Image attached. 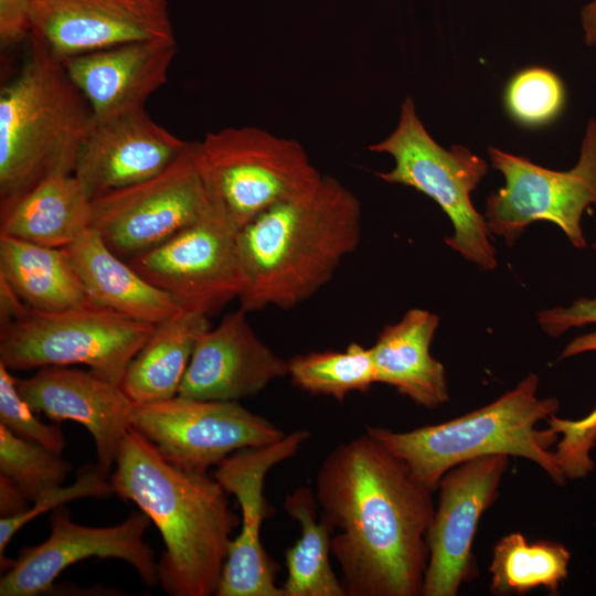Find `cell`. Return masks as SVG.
I'll use <instances>...</instances> for the list:
<instances>
[{
    "label": "cell",
    "mask_w": 596,
    "mask_h": 596,
    "mask_svg": "<svg viewBox=\"0 0 596 596\" xmlns=\"http://www.w3.org/2000/svg\"><path fill=\"white\" fill-rule=\"evenodd\" d=\"M433 490L366 432L323 459L315 494L348 596L422 595Z\"/></svg>",
    "instance_id": "1"
},
{
    "label": "cell",
    "mask_w": 596,
    "mask_h": 596,
    "mask_svg": "<svg viewBox=\"0 0 596 596\" xmlns=\"http://www.w3.org/2000/svg\"><path fill=\"white\" fill-rule=\"evenodd\" d=\"M109 479L114 493L135 502L158 528L164 551L159 584L172 596L215 595L234 529L241 523L227 492L207 472L168 462L130 427Z\"/></svg>",
    "instance_id": "2"
},
{
    "label": "cell",
    "mask_w": 596,
    "mask_h": 596,
    "mask_svg": "<svg viewBox=\"0 0 596 596\" xmlns=\"http://www.w3.org/2000/svg\"><path fill=\"white\" fill-rule=\"evenodd\" d=\"M361 203L323 175L310 193L278 203L237 230L247 283L243 311L291 309L316 295L361 241Z\"/></svg>",
    "instance_id": "3"
},
{
    "label": "cell",
    "mask_w": 596,
    "mask_h": 596,
    "mask_svg": "<svg viewBox=\"0 0 596 596\" xmlns=\"http://www.w3.org/2000/svg\"><path fill=\"white\" fill-rule=\"evenodd\" d=\"M29 36L21 71L0 91V212L42 180L74 173L95 124L62 60Z\"/></svg>",
    "instance_id": "4"
},
{
    "label": "cell",
    "mask_w": 596,
    "mask_h": 596,
    "mask_svg": "<svg viewBox=\"0 0 596 596\" xmlns=\"http://www.w3.org/2000/svg\"><path fill=\"white\" fill-rule=\"evenodd\" d=\"M538 387L539 376L531 373L492 403L450 421L408 432L376 426H366L365 432L433 491L455 466L489 455L531 460L555 485L563 486L566 478L550 450L560 436L550 428H535L540 421L557 413L560 403L555 397L539 398Z\"/></svg>",
    "instance_id": "5"
},
{
    "label": "cell",
    "mask_w": 596,
    "mask_h": 596,
    "mask_svg": "<svg viewBox=\"0 0 596 596\" xmlns=\"http://www.w3.org/2000/svg\"><path fill=\"white\" fill-rule=\"evenodd\" d=\"M155 326L92 302L56 312L25 305L1 321L0 363L10 371L84 364L120 385Z\"/></svg>",
    "instance_id": "6"
},
{
    "label": "cell",
    "mask_w": 596,
    "mask_h": 596,
    "mask_svg": "<svg viewBox=\"0 0 596 596\" xmlns=\"http://www.w3.org/2000/svg\"><path fill=\"white\" fill-rule=\"evenodd\" d=\"M368 149L394 159L393 169L377 173L379 178L424 193L447 214L455 231L453 236L445 238L449 247L483 270L496 268L492 234L470 199V193L488 171L480 157L460 145L449 150L439 146L418 118L409 96L402 104L394 131Z\"/></svg>",
    "instance_id": "7"
},
{
    "label": "cell",
    "mask_w": 596,
    "mask_h": 596,
    "mask_svg": "<svg viewBox=\"0 0 596 596\" xmlns=\"http://www.w3.org/2000/svg\"><path fill=\"white\" fill-rule=\"evenodd\" d=\"M198 143L215 199L236 230L278 203L310 193L323 178L300 142L262 128L227 127Z\"/></svg>",
    "instance_id": "8"
},
{
    "label": "cell",
    "mask_w": 596,
    "mask_h": 596,
    "mask_svg": "<svg viewBox=\"0 0 596 596\" xmlns=\"http://www.w3.org/2000/svg\"><path fill=\"white\" fill-rule=\"evenodd\" d=\"M219 212L199 143L189 142L160 173L93 199L91 227L127 262Z\"/></svg>",
    "instance_id": "9"
},
{
    "label": "cell",
    "mask_w": 596,
    "mask_h": 596,
    "mask_svg": "<svg viewBox=\"0 0 596 596\" xmlns=\"http://www.w3.org/2000/svg\"><path fill=\"white\" fill-rule=\"evenodd\" d=\"M491 164L505 185L486 201L485 219L491 234L513 246L525 227L536 221L557 225L570 242L584 248L581 227L584 211L596 204V121L589 119L579 159L568 171H553L493 147L488 148Z\"/></svg>",
    "instance_id": "10"
},
{
    "label": "cell",
    "mask_w": 596,
    "mask_h": 596,
    "mask_svg": "<svg viewBox=\"0 0 596 596\" xmlns=\"http://www.w3.org/2000/svg\"><path fill=\"white\" fill-rule=\"evenodd\" d=\"M131 427L171 465L207 472L233 453L260 447L286 434L237 401H202L174 396L136 404Z\"/></svg>",
    "instance_id": "11"
},
{
    "label": "cell",
    "mask_w": 596,
    "mask_h": 596,
    "mask_svg": "<svg viewBox=\"0 0 596 596\" xmlns=\"http://www.w3.org/2000/svg\"><path fill=\"white\" fill-rule=\"evenodd\" d=\"M127 262L148 281L170 294L183 310L209 318L238 299L247 283L237 230L223 212L189 225Z\"/></svg>",
    "instance_id": "12"
},
{
    "label": "cell",
    "mask_w": 596,
    "mask_h": 596,
    "mask_svg": "<svg viewBox=\"0 0 596 596\" xmlns=\"http://www.w3.org/2000/svg\"><path fill=\"white\" fill-rule=\"evenodd\" d=\"M509 464L508 455H489L464 461L443 476L426 535L429 558L423 596H455L478 575L472 542Z\"/></svg>",
    "instance_id": "13"
},
{
    "label": "cell",
    "mask_w": 596,
    "mask_h": 596,
    "mask_svg": "<svg viewBox=\"0 0 596 596\" xmlns=\"http://www.w3.org/2000/svg\"><path fill=\"white\" fill-rule=\"evenodd\" d=\"M309 436L308 430H296L275 443L237 450L216 466L213 477L236 497L243 515L216 596H285L283 587L276 585L275 564L260 540L262 524L273 513L264 496V483L267 472L294 457Z\"/></svg>",
    "instance_id": "14"
},
{
    "label": "cell",
    "mask_w": 596,
    "mask_h": 596,
    "mask_svg": "<svg viewBox=\"0 0 596 596\" xmlns=\"http://www.w3.org/2000/svg\"><path fill=\"white\" fill-rule=\"evenodd\" d=\"M150 519L134 511L111 526L74 523L65 507L50 515L51 532L41 544L24 549L13 567L0 579L1 596H35L52 588L63 570L88 557L118 558L129 563L148 586L159 584L158 562L143 534Z\"/></svg>",
    "instance_id": "15"
},
{
    "label": "cell",
    "mask_w": 596,
    "mask_h": 596,
    "mask_svg": "<svg viewBox=\"0 0 596 596\" xmlns=\"http://www.w3.org/2000/svg\"><path fill=\"white\" fill-rule=\"evenodd\" d=\"M30 35L62 61L129 42L174 39L167 0H32Z\"/></svg>",
    "instance_id": "16"
},
{
    "label": "cell",
    "mask_w": 596,
    "mask_h": 596,
    "mask_svg": "<svg viewBox=\"0 0 596 596\" xmlns=\"http://www.w3.org/2000/svg\"><path fill=\"white\" fill-rule=\"evenodd\" d=\"M21 396L35 413L54 422L74 421L86 427L96 445L97 466L110 475L121 440L131 427L135 402L120 385L89 371L44 366L17 379Z\"/></svg>",
    "instance_id": "17"
},
{
    "label": "cell",
    "mask_w": 596,
    "mask_h": 596,
    "mask_svg": "<svg viewBox=\"0 0 596 596\" xmlns=\"http://www.w3.org/2000/svg\"><path fill=\"white\" fill-rule=\"evenodd\" d=\"M242 309L199 338L178 392L202 401H240L288 374L287 360L266 345Z\"/></svg>",
    "instance_id": "18"
},
{
    "label": "cell",
    "mask_w": 596,
    "mask_h": 596,
    "mask_svg": "<svg viewBox=\"0 0 596 596\" xmlns=\"http://www.w3.org/2000/svg\"><path fill=\"white\" fill-rule=\"evenodd\" d=\"M188 145L145 108L134 110L94 124L74 174L93 200L160 173Z\"/></svg>",
    "instance_id": "19"
},
{
    "label": "cell",
    "mask_w": 596,
    "mask_h": 596,
    "mask_svg": "<svg viewBox=\"0 0 596 596\" xmlns=\"http://www.w3.org/2000/svg\"><path fill=\"white\" fill-rule=\"evenodd\" d=\"M175 53V39L145 40L62 62L97 123L145 108L148 98L166 84Z\"/></svg>",
    "instance_id": "20"
},
{
    "label": "cell",
    "mask_w": 596,
    "mask_h": 596,
    "mask_svg": "<svg viewBox=\"0 0 596 596\" xmlns=\"http://www.w3.org/2000/svg\"><path fill=\"white\" fill-rule=\"evenodd\" d=\"M437 315L409 309L383 328L370 348L376 383L393 386L418 406L436 408L449 400L445 368L430 354Z\"/></svg>",
    "instance_id": "21"
},
{
    "label": "cell",
    "mask_w": 596,
    "mask_h": 596,
    "mask_svg": "<svg viewBox=\"0 0 596 596\" xmlns=\"http://www.w3.org/2000/svg\"><path fill=\"white\" fill-rule=\"evenodd\" d=\"M64 248L92 304L152 324L183 310L170 294L111 252L94 228Z\"/></svg>",
    "instance_id": "22"
},
{
    "label": "cell",
    "mask_w": 596,
    "mask_h": 596,
    "mask_svg": "<svg viewBox=\"0 0 596 596\" xmlns=\"http://www.w3.org/2000/svg\"><path fill=\"white\" fill-rule=\"evenodd\" d=\"M0 235L64 248L92 223V199L74 173L42 180L0 212Z\"/></svg>",
    "instance_id": "23"
},
{
    "label": "cell",
    "mask_w": 596,
    "mask_h": 596,
    "mask_svg": "<svg viewBox=\"0 0 596 596\" xmlns=\"http://www.w3.org/2000/svg\"><path fill=\"white\" fill-rule=\"evenodd\" d=\"M0 278L36 311L56 312L91 302L65 248L0 235Z\"/></svg>",
    "instance_id": "24"
},
{
    "label": "cell",
    "mask_w": 596,
    "mask_h": 596,
    "mask_svg": "<svg viewBox=\"0 0 596 596\" xmlns=\"http://www.w3.org/2000/svg\"><path fill=\"white\" fill-rule=\"evenodd\" d=\"M210 328L207 316L188 310L157 323L126 369L124 392L136 404L177 396L195 344Z\"/></svg>",
    "instance_id": "25"
},
{
    "label": "cell",
    "mask_w": 596,
    "mask_h": 596,
    "mask_svg": "<svg viewBox=\"0 0 596 596\" xmlns=\"http://www.w3.org/2000/svg\"><path fill=\"white\" fill-rule=\"evenodd\" d=\"M315 491L302 486L286 496L284 509L300 524V539L285 552V596H347L331 562L333 530L320 515Z\"/></svg>",
    "instance_id": "26"
},
{
    "label": "cell",
    "mask_w": 596,
    "mask_h": 596,
    "mask_svg": "<svg viewBox=\"0 0 596 596\" xmlns=\"http://www.w3.org/2000/svg\"><path fill=\"white\" fill-rule=\"evenodd\" d=\"M571 553L558 542L528 543L522 533L501 538L493 547L489 566L492 594H525L543 587L556 594L568 574Z\"/></svg>",
    "instance_id": "27"
},
{
    "label": "cell",
    "mask_w": 596,
    "mask_h": 596,
    "mask_svg": "<svg viewBox=\"0 0 596 596\" xmlns=\"http://www.w3.org/2000/svg\"><path fill=\"white\" fill-rule=\"evenodd\" d=\"M291 383L312 395L342 402L376 383L370 348L352 342L343 351H313L287 360Z\"/></svg>",
    "instance_id": "28"
},
{
    "label": "cell",
    "mask_w": 596,
    "mask_h": 596,
    "mask_svg": "<svg viewBox=\"0 0 596 596\" xmlns=\"http://www.w3.org/2000/svg\"><path fill=\"white\" fill-rule=\"evenodd\" d=\"M70 470L71 465L60 454L0 425V475L9 478L29 501L61 486Z\"/></svg>",
    "instance_id": "29"
},
{
    "label": "cell",
    "mask_w": 596,
    "mask_h": 596,
    "mask_svg": "<svg viewBox=\"0 0 596 596\" xmlns=\"http://www.w3.org/2000/svg\"><path fill=\"white\" fill-rule=\"evenodd\" d=\"M589 351H596V329L572 340L563 350L560 359ZM547 424L549 428L560 436L554 454L564 477L566 479L587 477L595 468L590 453L596 445V407L579 419H567L552 415L549 417Z\"/></svg>",
    "instance_id": "30"
},
{
    "label": "cell",
    "mask_w": 596,
    "mask_h": 596,
    "mask_svg": "<svg viewBox=\"0 0 596 596\" xmlns=\"http://www.w3.org/2000/svg\"><path fill=\"white\" fill-rule=\"evenodd\" d=\"M565 104V88L551 70L540 66L514 74L504 91V105L519 124L536 127L555 119Z\"/></svg>",
    "instance_id": "31"
},
{
    "label": "cell",
    "mask_w": 596,
    "mask_h": 596,
    "mask_svg": "<svg viewBox=\"0 0 596 596\" xmlns=\"http://www.w3.org/2000/svg\"><path fill=\"white\" fill-rule=\"evenodd\" d=\"M111 493L114 490L109 476L103 472L97 464L82 467L77 471L75 482L71 486H58L34 501L26 511L11 518L0 519V554L3 555L12 536L38 515L75 499L104 498Z\"/></svg>",
    "instance_id": "32"
},
{
    "label": "cell",
    "mask_w": 596,
    "mask_h": 596,
    "mask_svg": "<svg viewBox=\"0 0 596 596\" xmlns=\"http://www.w3.org/2000/svg\"><path fill=\"white\" fill-rule=\"evenodd\" d=\"M17 377L0 363V425L18 437L61 454L66 440L61 428L46 425L35 415L17 387Z\"/></svg>",
    "instance_id": "33"
},
{
    "label": "cell",
    "mask_w": 596,
    "mask_h": 596,
    "mask_svg": "<svg viewBox=\"0 0 596 596\" xmlns=\"http://www.w3.org/2000/svg\"><path fill=\"white\" fill-rule=\"evenodd\" d=\"M593 248L596 251V241ZM538 320L543 331L551 337H558L571 328L596 323V297H581L568 307L543 310Z\"/></svg>",
    "instance_id": "34"
},
{
    "label": "cell",
    "mask_w": 596,
    "mask_h": 596,
    "mask_svg": "<svg viewBox=\"0 0 596 596\" xmlns=\"http://www.w3.org/2000/svg\"><path fill=\"white\" fill-rule=\"evenodd\" d=\"M32 0H0V40L7 46L31 33Z\"/></svg>",
    "instance_id": "35"
},
{
    "label": "cell",
    "mask_w": 596,
    "mask_h": 596,
    "mask_svg": "<svg viewBox=\"0 0 596 596\" xmlns=\"http://www.w3.org/2000/svg\"><path fill=\"white\" fill-rule=\"evenodd\" d=\"M29 500L7 477L0 475V515L11 518L26 511Z\"/></svg>",
    "instance_id": "36"
},
{
    "label": "cell",
    "mask_w": 596,
    "mask_h": 596,
    "mask_svg": "<svg viewBox=\"0 0 596 596\" xmlns=\"http://www.w3.org/2000/svg\"><path fill=\"white\" fill-rule=\"evenodd\" d=\"M582 25L585 34V43L587 45L596 44V0L583 8Z\"/></svg>",
    "instance_id": "37"
}]
</instances>
